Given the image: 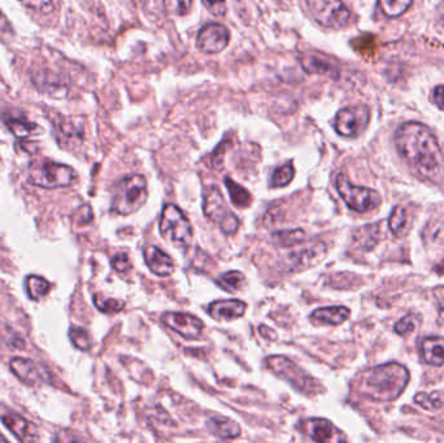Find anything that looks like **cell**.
I'll return each mask as SVG.
<instances>
[{"instance_id": "obj_13", "label": "cell", "mask_w": 444, "mask_h": 443, "mask_svg": "<svg viewBox=\"0 0 444 443\" xmlns=\"http://www.w3.org/2000/svg\"><path fill=\"white\" fill-rule=\"evenodd\" d=\"M10 371L18 380L29 386H38L50 380V374L45 368L39 363L25 359V358H13L9 363Z\"/></svg>"}, {"instance_id": "obj_23", "label": "cell", "mask_w": 444, "mask_h": 443, "mask_svg": "<svg viewBox=\"0 0 444 443\" xmlns=\"http://www.w3.org/2000/svg\"><path fill=\"white\" fill-rule=\"evenodd\" d=\"M56 136L60 145L71 146L80 143L83 133L80 127H76L71 121H60L56 125Z\"/></svg>"}, {"instance_id": "obj_41", "label": "cell", "mask_w": 444, "mask_h": 443, "mask_svg": "<svg viewBox=\"0 0 444 443\" xmlns=\"http://www.w3.org/2000/svg\"><path fill=\"white\" fill-rule=\"evenodd\" d=\"M74 215H76L74 218L77 220V223H78V224H82V225L89 224L91 220H92V211H91L90 206H87V204L78 209Z\"/></svg>"}, {"instance_id": "obj_24", "label": "cell", "mask_w": 444, "mask_h": 443, "mask_svg": "<svg viewBox=\"0 0 444 443\" xmlns=\"http://www.w3.org/2000/svg\"><path fill=\"white\" fill-rule=\"evenodd\" d=\"M389 225H390L391 232L394 235H396L398 238H403L404 235L408 233L409 230V216L407 209L403 206H396L391 212L390 218H389Z\"/></svg>"}, {"instance_id": "obj_15", "label": "cell", "mask_w": 444, "mask_h": 443, "mask_svg": "<svg viewBox=\"0 0 444 443\" xmlns=\"http://www.w3.org/2000/svg\"><path fill=\"white\" fill-rule=\"evenodd\" d=\"M327 253V247L324 244H310L307 248L301 250L299 253H291L286 262V269L289 272H299L309 268L320 260Z\"/></svg>"}, {"instance_id": "obj_18", "label": "cell", "mask_w": 444, "mask_h": 443, "mask_svg": "<svg viewBox=\"0 0 444 443\" xmlns=\"http://www.w3.org/2000/svg\"><path fill=\"white\" fill-rule=\"evenodd\" d=\"M247 304L238 299L216 300L208 306V314L216 320H234L243 316Z\"/></svg>"}, {"instance_id": "obj_37", "label": "cell", "mask_w": 444, "mask_h": 443, "mask_svg": "<svg viewBox=\"0 0 444 443\" xmlns=\"http://www.w3.org/2000/svg\"><path fill=\"white\" fill-rule=\"evenodd\" d=\"M164 8L176 16H186L191 9V0H164Z\"/></svg>"}, {"instance_id": "obj_34", "label": "cell", "mask_w": 444, "mask_h": 443, "mask_svg": "<svg viewBox=\"0 0 444 443\" xmlns=\"http://www.w3.org/2000/svg\"><path fill=\"white\" fill-rule=\"evenodd\" d=\"M294 176H295V169H294L292 164L282 165L280 168H277L273 174L272 186L274 188L287 186L294 180Z\"/></svg>"}, {"instance_id": "obj_12", "label": "cell", "mask_w": 444, "mask_h": 443, "mask_svg": "<svg viewBox=\"0 0 444 443\" xmlns=\"http://www.w3.org/2000/svg\"><path fill=\"white\" fill-rule=\"evenodd\" d=\"M162 321L186 339H198L204 329V323L200 318L183 312H166L162 316Z\"/></svg>"}, {"instance_id": "obj_22", "label": "cell", "mask_w": 444, "mask_h": 443, "mask_svg": "<svg viewBox=\"0 0 444 443\" xmlns=\"http://www.w3.org/2000/svg\"><path fill=\"white\" fill-rule=\"evenodd\" d=\"M300 64L306 72L312 73V74L329 76V74L336 73V66L329 63L324 56H320V55H303L300 57Z\"/></svg>"}, {"instance_id": "obj_21", "label": "cell", "mask_w": 444, "mask_h": 443, "mask_svg": "<svg viewBox=\"0 0 444 443\" xmlns=\"http://www.w3.org/2000/svg\"><path fill=\"white\" fill-rule=\"evenodd\" d=\"M351 315V311L343 306L338 307L318 308L312 312V320H316L318 323H325L329 325H341Z\"/></svg>"}, {"instance_id": "obj_3", "label": "cell", "mask_w": 444, "mask_h": 443, "mask_svg": "<svg viewBox=\"0 0 444 443\" xmlns=\"http://www.w3.org/2000/svg\"><path fill=\"white\" fill-rule=\"evenodd\" d=\"M148 199L147 181L141 174H131L118 181L113 191L112 211L118 215H131L145 206Z\"/></svg>"}, {"instance_id": "obj_32", "label": "cell", "mask_w": 444, "mask_h": 443, "mask_svg": "<svg viewBox=\"0 0 444 443\" xmlns=\"http://www.w3.org/2000/svg\"><path fill=\"white\" fill-rule=\"evenodd\" d=\"M418 406L425 408L427 411H436L444 406V395L439 391L434 393H418L415 398Z\"/></svg>"}, {"instance_id": "obj_33", "label": "cell", "mask_w": 444, "mask_h": 443, "mask_svg": "<svg viewBox=\"0 0 444 443\" xmlns=\"http://www.w3.org/2000/svg\"><path fill=\"white\" fill-rule=\"evenodd\" d=\"M69 337H71V341L72 344L82 351H87L90 350L91 346H92V341H91L90 335L86 329L83 328H78V326H72L71 330H69Z\"/></svg>"}, {"instance_id": "obj_39", "label": "cell", "mask_w": 444, "mask_h": 443, "mask_svg": "<svg viewBox=\"0 0 444 443\" xmlns=\"http://www.w3.org/2000/svg\"><path fill=\"white\" fill-rule=\"evenodd\" d=\"M209 12L215 16H224L227 13V0H201Z\"/></svg>"}, {"instance_id": "obj_45", "label": "cell", "mask_w": 444, "mask_h": 443, "mask_svg": "<svg viewBox=\"0 0 444 443\" xmlns=\"http://www.w3.org/2000/svg\"><path fill=\"white\" fill-rule=\"evenodd\" d=\"M259 332H260V335H263L264 338H266V339H269V341H275V339H277V333L273 332L272 329L268 328V326H260Z\"/></svg>"}, {"instance_id": "obj_38", "label": "cell", "mask_w": 444, "mask_h": 443, "mask_svg": "<svg viewBox=\"0 0 444 443\" xmlns=\"http://www.w3.org/2000/svg\"><path fill=\"white\" fill-rule=\"evenodd\" d=\"M22 6L27 8L33 9L43 15H50L54 12V0H20Z\"/></svg>"}, {"instance_id": "obj_11", "label": "cell", "mask_w": 444, "mask_h": 443, "mask_svg": "<svg viewBox=\"0 0 444 443\" xmlns=\"http://www.w3.org/2000/svg\"><path fill=\"white\" fill-rule=\"evenodd\" d=\"M230 42V33L221 24H207L201 27L196 38L200 51L207 55L218 54L227 48Z\"/></svg>"}, {"instance_id": "obj_28", "label": "cell", "mask_w": 444, "mask_h": 443, "mask_svg": "<svg viewBox=\"0 0 444 443\" xmlns=\"http://www.w3.org/2000/svg\"><path fill=\"white\" fill-rule=\"evenodd\" d=\"M413 0H378V7L386 17L395 18L404 15Z\"/></svg>"}, {"instance_id": "obj_46", "label": "cell", "mask_w": 444, "mask_h": 443, "mask_svg": "<svg viewBox=\"0 0 444 443\" xmlns=\"http://www.w3.org/2000/svg\"><path fill=\"white\" fill-rule=\"evenodd\" d=\"M438 12H439V17L442 20V22H443L444 25V1L439 6V8H438Z\"/></svg>"}, {"instance_id": "obj_36", "label": "cell", "mask_w": 444, "mask_h": 443, "mask_svg": "<svg viewBox=\"0 0 444 443\" xmlns=\"http://www.w3.org/2000/svg\"><path fill=\"white\" fill-rule=\"evenodd\" d=\"M94 303H95L96 308L101 312H104V314H116V312H120L125 306V302H122V300L113 298H101L100 295L94 297Z\"/></svg>"}, {"instance_id": "obj_14", "label": "cell", "mask_w": 444, "mask_h": 443, "mask_svg": "<svg viewBox=\"0 0 444 443\" xmlns=\"http://www.w3.org/2000/svg\"><path fill=\"white\" fill-rule=\"evenodd\" d=\"M300 428H303L304 435H309L316 442H343L347 440L343 433L327 419H308L301 421Z\"/></svg>"}, {"instance_id": "obj_35", "label": "cell", "mask_w": 444, "mask_h": 443, "mask_svg": "<svg viewBox=\"0 0 444 443\" xmlns=\"http://www.w3.org/2000/svg\"><path fill=\"white\" fill-rule=\"evenodd\" d=\"M420 325V317L413 314H409L407 316L401 317L399 321L395 324L394 329L401 337H407L412 335Z\"/></svg>"}, {"instance_id": "obj_19", "label": "cell", "mask_w": 444, "mask_h": 443, "mask_svg": "<svg viewBox=\"0 0 444 443\" xmlns=\"http://www.w3.org/2000/svg\"><path fill=\"white\" fill-rule=\"evenodd\" d=\"M209 432L221 440H234L241 435V426L225 416H213L207 421Z\"/></svg>"}, {"instance_id": "obj_1", "label": "cell", "mask_w": 444, "mask_h": 443, "mask_svg": "<svg viewBox=\"0 0 444 443\" xmlns=\"http://www.w3.org/2000/svg\"><path fill=\"white\" fill-rule=\"evenodd\" d=\"M395 145L404 160L424 174L436 173L443 154L434 133L424 124L406 122L396 130Z\"/></svg>"}, {"instance_id": "obj_5", "label": "cell", "mask_w": 444, "mask_h": 443, "mask_svg": "<svg viewBox=\"0 0 444 443\" xmlns=\"http://www.w3.org/2000/svg\"><path fill=\"white\" fill-rule=\"evenodd\" d=\"M203 211L209 221L216 224L224 234L233 235L238 232L241 221L227 207L217 186H209L204 190Z\"/></svg>"}, {"instance_id": "obj_4", "label": "cell", "mask_w": 444, "mask_h": 443, "mask_svg": "<svg viewBox=\"0 0 444 443\" xmlns=\"http://www.w3.org/2000/svg\"><path fill=\"white\" fill-rule=\"evenodd\" d=\"M76 178L77 174L72 167L50 160L36 162L30 165L29 169V181L45 189L71 186Z\"/></svg>"}, {"instance_id": "obj_17", "label": "cell", "mask_w": 444, "mask_h": 443, "mask_svg": "<svg viewBox=\"0 0 444 443\" xmlns=\"http://www.w3.org/2000/svg\"><path fill=\"white\" fill-rule=\"evenodd\" d=\"M145 264L152 273L160 277H168L174 272L172 258L156 246H147L143 251Z\"/></svg>"}, {"instance_id": "obj_25", "label": "cell", "mask_w": 444, "mask_h": 443, "mask_svg": "<svg viewBox=\"0 0 444 443\" xmlns=\"http://www.w3.org/2000/svg\"><path fill=\"white\" fill-rule=\"evenodd\" d=\"M25 290H27L29 298L33 299V300H39L50 293L51 285L43 277L31 274V276H27V280H25Z\"/></svg>"}, {"instance_id": "obj_2", "label": "cell", "mask_w": 444, "mask_h": 443, "mask_svg": "<svg viewBox=\"0 0 444 443\" xmlns=\"http://www.w3.org/2000/svg\"><path fill=\"white\" fill-rule=\"evenodd\" d=\"M409 372L398 363L375 367L364 374L361 393L377 402H391L407 388Z\"/></svg>"}, {"instance_id": "obj_40", "label": "cell", "mask_w": 444, "mask_h": 443, "mask_svg": "<svg viewBox=\"0 0 444 443\" xmlns=\"http://www.w3.org/2000/svg\"><path fill=\"white\" fill-rule=\"evenodd\" d=\"M130 260L127 258V253H118L112 259V267L117 272H127L130 269Z\"/></svg>"}, {"instance_id": "obj_29", "label": "cell", "mask_w": 444, "mask_h": 443, "mask_svg": "<svg viewBox=\"0 0 444 443\" xmlns=\"http://www.w3.org/2000/svg\"><path fill=\"white\" fill-rule=\"evenodd\" d=\"M273 241L278 247H292L306 241V233L301 229L281 230L273 234Z\"/></svg>"}, {"instance_id": "obj_10", "label": "cell", "mask_w": 444, "mask_h": 443, "mask_svg": "<svg viewBox=\"0 0 444 443\" xmlns=\"http://www.w3.org/2000/svg\"><path fill=\"white\" fill-rule=\"evenodd\" d=\"M371 121V111L366 106H354L341 109L336 113V133L339 136L355 138L360 136Z\"/></svg>"}, {"instance_id": "obj_30", "label": "cell", "mask_w": 444, "mask_h": 443, "mask_svg": "<svg viewBox=\"0 0 444 443\" xmlns=\"http://www.w3.org/2000/svg\"><path fill=\"white\" fill-rule=\"evenodd\" d=\"M216 282H217L218 286H221L222 289L227 290L229 293H236L243 288L245 276H243V273L238 271L227 272L222 276H220Z\"/></svg>"}, {"instance_id": "obj_16", "label": "cell", "mask_w": 444, "mask_h": 443, "mask_svg": "<svg viewBox=\"0 0 444 443\" xmlns=\"http://www.w3.org/2000/svg\"><path fill=\"white\" fill-rule=\"evenodd\" d=\"M0 419L3 424L8 428L10 433L21 442H33L38 440L36 429L27 421L25 417L18 415L16 412L7 409L0 412Z\"/></svg>"}, {"instance_id": "obj_27", "label": "cell", "mask_w": 444, "mask_h": 443, "mask_svg": "<svg viewBox=\"0 0 444 443\" xmlns=\"http://www.w3.org/2000/svg\"><path fill=\"white\" fill-rule=\"evenodd\" d=\"M378 232L380 229L377 225L369 224V225L363 226L357 229V232L355 233V241L363 250H372L378 242Z\"/></svg>"}, {"instance_id": "obj_42", "label": "cell", "mask_w": 444, "mask_h": 443, "mask_svg": "<svg viewBox=\"0 0 444 443\" xmlns=\"http://www.w3.org/2000/svg\"><path fill=\"white\" fill-rule=\"evenodd\" d=\"M436 295V304H438V311H439V316L444 320V286H441L434 291Z\"/></svg>"}, {"instance_id": "obj_44", "label": "cell", "mask_w": 444, "mask_h": 443, "mask_svg": "<svg viewBox=\"0 0 444 443\" xmlns=\"http://www.w3.org/2000/svg\"><path fill=\"white\" fill-rule=\"evenodd\" d=\"M434 101L439 108L444 111V86L439 85L434 90Z\"/></svg>"}, {"instance_id": "obj_47", "label": "cell", "mask_w": 444, "mask_h": 443, "mask_svg": "<svg viewBox=\"0 0 444 443\" xmlns=\"http://www.w3.org/2000/svg\"><path fill=\"white\" fill-rule=\"evenodd\" d=\"M0 441H3V442H6V441H7V438H6V437H3V435H0Z\"/></svg>"}, {"instance_id": "obj_20", "label": "cell", "mask_w": 444, "mask_h": 443, "mask_svg": "<svg viewBox=\"0 0 444 443\" xmlns=\"http://www.w3.org/2000/svg\"><path fill=\"white\" fill-rule=\"evenodd\" d=\"M421 353L424 362L441 367L444 364V339L442 337H427L421 344Z\"/></svg>"}, {"instance_id": "obj_9", "label": "cell", "mask_w": 444, "mask_h": 443, "mask_svg": "<svg viewBox=\"0 0 444 443\" xmlns=\"http://www.w3.org/2000/svg\"><path fill=\"white\" fill-rule=\"evenodd\" d=\"M336 190L345 204L356 212H368L377 209L381 204V195L373 189L363 188V186H355L345 174H339L336 177Z\"/></svg>"}, {"instance_id": "obj_7", "label": "cell", "mask_w": 444, "mask_h": 443, "mask_svg": "<svg viewBox=\"0 0 444 443\" xmlns=\"http://www.w3.org/2000/svg\"><path fill=\"white\" fill-rule=\"evenodd\" d=\"M160 233L180 248L190 247L192 227L189 218L174 204H166L160 218Z\"/></svg>"}, {"instance_id": "obj_26", "label": "cell", "mask_w": 444, "mask_h": 443, "mask_svg": "<svg viewBox=\"0 0 444 443\" xmlns=\"http://www.w3.org/2000/svg\"><path fill=\"white\" fill-rule=\"evenodd\" d=\"M225 185H227V191L230 194V198H231V202L234 206L242 209V207H248L251 204L252 195L243 186H241L239 183H236L229 177L225 178Z\"/></svg>"}, {"instance_id": "obj_31", "label": "cell", "mask_w": 444, "mask_h": 443, "mask_svg": "<svg viewBox=\"0 0 444 443\" xmlns=\"http://www.w3.org/2000/svg\"><path fill=\"white\" fill-rule=\"evenodd\" d=\"M7 124H8L9 130L20 139L33 136L36 132L39 130L38 125L27 121L25 118H12Z\"/></svg>"}, {"instance_id": "obj_43", "label": "cell", "mask_w": 444, "mask_h": 443, "mask_svg": "<svg viewBox=\"0 0 444 443\" xmlns=\"http://www.w3.org/2000/svg\"><path fill=\"white\" fill-rule=\"evenodd\" d=\"M12 33V29L9 27L7 18L0 12V39H4V36H9Z\"/></svg>"}, {"instance_id": "obj_8", "label": "cell", "mask_w": 444, "mask_h": 443, "mask_svg": "<svg viewBox=\"0 0 444 443\" xmlns=\"http://www.w3.org/2000/svg\"><path fill=\"white\" fill-rule=\"evenodd\" d=\"M310 16L321 27L341 29L351 18V12L343 0H306Z\"/></svg>"}, {"instance_id": "obj_6", "label": "cell", "mask_w": 444, "mask_h": 443, "mask_svg": "<svg viewBox=\"0 0 444 443\" xmlns=\"http://www.w3.org/2000/svg\"><path fill=\"white\" fill-rule=\"evenodd\" d=\"M265 363H266V367L273 373H275L283 380L287 381L295 389L299 390L301 393L310 395L317 391L316 380L289 358L282 355H274V356H268L265 359Z\"/></svg>"}]
</instances>
